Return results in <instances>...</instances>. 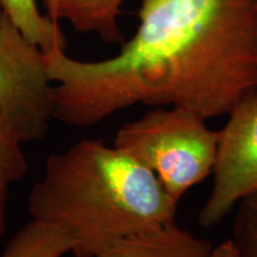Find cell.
I'll list each match as a JSON object with an SVG mask.
<instances>
[{
    "instance_id": "6da1fadb",
    "label": "cell",
    "mask_w": 257,
    "mask_h": 257,
    "mask_svg": "<svg viewBox=\"0 0 257 257\" xmlns=\"http://www.w3.org/2000/svg\"><path fill=\"white\" fill-rule=\"evenodd\" d=\"M138 17L110 59L44 53L54 119L91 127L137 104L214 119L257 89V0H142Z\"/></svg>"
},
{
    "instance_id": "7a4b0ae2",
    "label": "cell",
    "mask_w": 257,
    "mask_h": 257,
    "mask_svg": "<svg viewBox=\"0 0 257 257\" xmlns=\"http://www.w3.org/2000/svg\"><path fill=\"white\" fill-rule=\"evenodd\" d=\"M178 204L152 170L115 146L81 140L53 154L31 188V220L63 231L75 257L175 221Z\"/></svg>"
},
{
    "instance_id": "3957f363",
    "label": "cell",
    "mask_w": 257,
    "mask_h": 257,
    "mask_svg": "<svg viewBox=\"0 0 257 257\" xmlns=\"http://www.w3.org/2000/svg\"><path fill=\"white\" fill-rule=\"evenodd\" d=\"M184 107H153L117 131L113 146L152 170L176 202L213 173L218 131Z\"/></svg>"
},
{
    "instance_id": "277c9868",
    "label": "cell",
    "mask_w": 257,
    "mask_h": 257,
    "mask_svg": "<svg viewBox=\"0 0 257 257\" xmlns=\"http://www.w3.org/2000/svg\"><path fill=\"white\" fill-rule=\"evenodd\" d=\"M46 54L6 15L0 18V117L22 143L47 137L53 117L54 86Z\"/></svg>"
},
{
    "instance_id": "5b68a950",
    "label": "cell",
    "mask_w": 257,
    "mask_h": 257,
    "mask_svg": "<svg viewBox=\"0 0 257 257\" xmlns=\"http://www.w3.org/2000/svg\"><path fill=\"white\" fill-rule=\"evenodd\" d=\"M227 115L218 131L213 186L199 212L201 227L216 226L243 199L257 193V89Z\"/></svg>"
},
{
    "instance_id": "8992f818",
    "label": "cell",
    "mask_w": 257,
    "mask_h": 257,
    "mask_svg": "<svg viewBox=\"0 0 257 257\" xmlns=\"http://www.w3.org/2000/svg\"><path fill=\"white\" fill-rule=\"evenodd\" d=\"M214 248L173 221L111 243L98 257H213Z\"/></svg>"
},
{
    "instance_id": "52a82bcc",
    "label": "cell",
    "mask_w": 257,
    "mask_h": 257,
    "mask_svg": "<svg viewBox=\"0 0 257 257\" xmlns=\"http://www.w3.org/2000/svg\"><path fill=\"white\" fill-rule=\"evenodd\" d=\"M48 17L64 19L80 34H96L106 43L123 44L118 16L125 0H41Z\"/></svg>"
},
{
    "instance_id": "ba28073f",
    "label": "cell",
    "mask_w": 257,
    "mask_h": 257,
    "mask_svg": "<svg viewBox=\"0 0 257 257\" xmlns=\"http://www.w3.org/2000/svg\"><path fill=\"white\" fill-rule=\"evenodd\" d=\"M72 251V240L63 231L30 220L16 232L0 257H63Z\"/></svg>"
},
{
    "instance_id": "9c48e42d",
    "label": "cell",
    "mask_w": 257,
    "mask_h": 257,
    "mask_svg": "<svg viewBox=\"0 0 257 257\" xmlns=\"http://www.w3.org/2000/svg\"><path fill=\"white\" fill-rule=\"evenodd\" d=\"M5 15L24 37L43 53L56 46H66L59 23L38 11L36 0H0Z\"/></svg>"
},
{
    "instance_id": "30bf717a",
    "label": "cell",
    "mask_w": 257,
    "mask_h": 257,
    "mask_svg": "<svg viewBox=\"0 0 257 257\" xmlns=\"http://www.w3.org/2000/svg\"><path fill=\"white\" fill-rule=\"evenodd\" d=\"M15 131L0 117V239L6 231V208L12 185L24 178L27 157Z\"/></svg>"
},
{
    "instance_id": "8fae6325",
    "label": "cell",
    "mask_w": 257,
    "mask_h": 257,
    "mask_svg": "<svg viewBox=\"0 0 257 257\" xmlns=\"http://www.w3.org/2000/svg\"><path fill=\"white\" fill-rule=\"evenodd\" d=\"M231 242L239 257H257V193L239 202Z\"/></svg>"
},
{
    "instance_id": "7c38bea8",
    "label": "cell",
    "mask_w": 257,
    "mask_h": 257,
    "mask_svg": "<svg viewBox=\"0 0 257 257\" xmlns=\"http://www.w3.org/2000/svg\"><path fill=\"white\" fill-rule=\"evenodd\" d=\"M213 257H239L231 239L225 240L214 248Z\"/></svg>"
},
{
    "instance_id": "4fadbf2b",
    "label": "cell",
    "mask_w": 257,
    "mask_h": 257,
    "mask_svg": "<svg viewBox=\"0 0 257 257\" xmlns=\"http://www.w3.org/2000/svg\"><path fill=\"white\" fill-rule=\"evenodd\" d=\"M5 15V12H4V9H3V5H2V2H0V18L3 17V16Z\"/></svg>"
}]
</instances>
